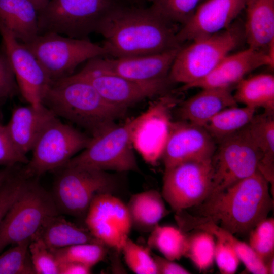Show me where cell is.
<instances>
[{
    "instance_id": "obj_38",
    "label": "cell",
    "mask_w": 274,
    "mask_h": 274,
    "mask_svg": "<svg viewBox=\"0 0 274 274\" xmlns=\"http://www.w3.org/2000/svg\"><path fill=\"white\" fill-rule=\"evenodd\" d=\"M29 251L36 273L59 274L57 258L43 242L38 238L31 239Z\"/></svg>"
},
{
    "instance_id": "obj_36",
    "label": "cell",
    "mask_w": 274,
    "mask_h": 274,
    "mask_svg": "<svg viewBox=\"0 0 274 274\" xmlns=\"http://www.w3.org/2000/svg\"><path fill=\"white\" fill-rule=\"evenodd\" d=\"M126 265L137 274H157L153 255L150 248L134 242L129 237L121 250Z\"/></svg>"
},
{
    "instance_id": "obj_19",
    "label": "cell",
    "mask_w": 274,
    "mask_h": 274,
    "mask_svg": "<svg viewBox=\"0 0 274 274\" xmlns=\"http://www.w3.org/2000/svg\"><path fill=\"white\" fill-rule=\"evenodd\" d=\"M246 0H207L199 5L189 20L178 29L181 43L223 31L245 9Z\"/></svg>"
},
{
    "instance_id": "obj_16",
    "label": "cell",
    "mask_w": 274,
    "mask_h": 274,
    "mask_svg": "<svg viewBox=\"0 0 274 274\" xmlns=\"http://www.w3.org/2000/svg\"><path fill=\"white\" fill-rule=\"evenodd\" d=\"M0 35L19 93L29 105L42 106L49 79L32 53L1 22Z\"/></svg>"
},
{
    "instance_id": "obj_39",
    "label": "cell",
    "mask_w": 274,
    "mask_h": 274,
    "mask_svg": "<svg viewBox=\"0 0 274 274\" xmlns=\"http://www.w3.org/2000/svg\"><path fill=\"white\" fill-rule=\"evenodd\" d=\"M27 177L14 170L0 187V224L19 194Z\"/></svg>"
},
{
    "instance_id": "obj_48",
    "label": "cell",
    "mask_w": 274,
    "mask_h": 274,
    "mask_svg": "<svg viewBox=\"0 0 274 274\" xmlns=\"http://www.w3.org/2000/svg\"><path fill=\"white\" fill-rule=\"evenodd\" d=\"M127 1L131 5L143 6L142 5L147 0H125Z\"/></svg>"
},
{
    "instance_id": "obj_6",
    "label": "cell",
    "mask_w": 274,
    "mask_h": 274,
    "mask_svg": "<svg viewBox=\"0 0 274 274\" xmlns=\"http://www.w3.org/2000/svg\"><path fill=\"white\" fill-rule=\"evenodd\" d=\"M51 193L60 214L84 220L93 198L98 194L116 196L119 182L108 172L80 166L60 169Z\"/></svg>"
},
{
    "instance_id": "obj_9",
    "label": "cell",
    "mask_w": 274,
    "mask_h": 274,
    "mask_svg": "<svg viewBox=\"0 0 274 274\" xmlns=\"http://www.w3.org/2000/svg\"><path fill=\"white\" fill-rule=\"evenodd\" d=\"M133 124V118L92 137L88 145L64 166L105 172H140L131 140Z\"/></svg>"
},
{
    "instance_id": "obj_2",
    "label": "cell",
    "mask_w": 274,
    "mask_h": 274,
    "mask_svg": "<svg viewBox=\"0 0 274 274\" xmlns=\"http://www.w3.org/2000/svg\"><path fill=\"white\" fill-rule=\"evenodd\" d=\"M269 185L257 170L195 207L196 216L234 235L249 233L273 209Z\"/></svg>"
},
{
    "instance_id": "obj_49",
    "label": "cell",
    "mask_w": 274,
    "mask_h": 274,
    "mask_svg": "<svg viewBox=\"0 0 274 274\" xmlns=\"http://www.w3.org/2000/svg\"><path fill=\"white\" fill-rule=\"evenodd\" d=\"M2 117V112L0 110V119H1Z\"/></svg>"
},
{
    "instance_id": "obj_37",
    "label": "cell",
    "mask_w": 274,
    "mask_h": 274,
    "mask_svg": "<svg viewBox=\"0 0 274 274\" xmlns=\"http://www.w3.org/2000/svg\"><path fill=\"white\" fill-rule=\"evenodd\" d=\"M249 246L264 263L274 253V220L266 218L249 232Z\"/></svg>"
},
{
    "instance_id": "obj_1",
    "label": "cell",
    "mask_w": 274,
    "mask_h": 274,
    "mask_svg": "<svg viewBox=\"0 0 274 274\" xmlns=\"http://www.w3.org/2000/svg\"><path fill=\"white\" fill-rule=\"evenodd\" d=\"M174 24L151 7L121 5L102 20L97 33L107 55L121 58L159 53L182 46Z\"/></svg>"
},
{
    "instance_id": "obj_47",
    "label": "cell",
    "mask_w": 274,
    "mask_h": 274,
    "mask_svg": "<svg viewBox=\"0 0 274 274\" xmlns=\"http://www.w3.org/2000/svg\"><path fill=\"white\" fill-rule=\"evenodd\" d=\"M34 5L39 12L42 10L49 2V0H29Z\"/></svg>"
},
{
    "instance_id": "obj_40",
    "label": "cell",
    "mask_w": 274,
    "mask_h": 274,
    "mask_svg": "<svg viewBox=\"0 0 274 274\" xmlns=\"http://www.w3.org/2000/svg\"><path fill=\"white\" fill-rule=\"evenodd\" d=\"M29 161L26 155L15 146L6 129L0 123V165L15 166L18 164H26Z\"/></svg>"
},
{
    "instance_id": "obj_26",
    "label": "cell",
    "mask_w": 274,
    "mask_h": 274,
    "mask_svg": "<svg viewBox=\"0 0 274 274\" xmlns=\"http://www.w3.org/2000/svg\"><path fill=\"white\" fill-rule=\"evenodd\" d=\"M32 238L39 239L51 250L82 243L102 244L86 227L69 221L60 214L48 219Z\"/></svg>"
},
{
    "instance_id": "obj_7",
    "label": "cell",
    "mask_w": 274,
    "mask_h": 274,
    "mask_svg": "<svg viewBox=\"0 0 274 274\" xmlns=\"http://www.w3.org/2000/svg\"><path fill=\"white\" fill-rule=\"evenodd\" d=\"M244 35L232 24L214 35L191 41L179 49L168 77L171 83L190 84L208 76L240 43Z\"/></svg>"
},
{
    "instance_id": "obj_3",
    "label": "cell",
    "mask_w": 274,
    "mask_h": 274,
    "mask_svg": "<svg viewBox=\"0 0 274 274\" xmlns=\"http://www.w3.org/2000/svg\"><path fill=\"white\" fill-rule=\"evenodd\" d=\"M42 103L60 116L94 136L115 125L126 108L106 100L88 82L72 75L50 83Z\"/></svg>"
},
{
    "instance_id": "obj_46",
    "label": "cell",
    "mask_w": 274,
    "mask_h": 274,
    "mask_svg": "<svg viewBox=\"0 0 274 274\" xmlns=\"http://www.w3.org/2000/svg\"><path fill=\"white\" fill-rule=\"evenodd\" d=\"M267 274L274 273V256H271L264 262Z\"/></svg>"
},
{
    "instance_id": "obj_4",
    "label": "cell",
    "mask_w": 274,
    "mask_h": 274,
    "mask_svg": "<svg viewBox=\"0 0 274 274\" xmlns=\"http://www.w3.org/2000/svg\"><path fill=\"white\" fill-rule=\"evenodd\" d=\"M26 178L0 224V253L8 246L31 239L43 224L59 212L51 193Z\"/></svg>"
},
{
    "instance_id": "obj_25",
    "label": "cell",
    "mask_w": 274,
    "mask_h": 274,
    "mask_svg": "<svg viewBox=\"0 0 274 274\" xmlns=\"http://www.w3.org/2000/svg\"><path fill=\"white\" fill-rule=\"evenodd\" d=\"M0 22L23 44L39 35L38 11L29 0H0Z\"/></svg>"
},
{
    "instance_id": "obj_31",
    "label": "cell",
    "mask_w": 274,
    "mask_h": 274,
    "mask_svg": "<svg viewBox=\"0 0 274 274\" xmlns=\"http://www.w3.org/2000/svg\"><path fill=\"white\" fill-rule=\"evenodd\" d=\"M188 237L181 229L172 226L157 225L150 232L148 247L158 250L170 260L185 256Z\"/></svg>"
},
{
    "instance_id": "obj_5",
    "label": "cell",
    "mask_w": 274,
    "mask_h": 274,
    "mask_svg": "<svg viewBox=\"0 0 274 274\" xmlns=\"http://www.w3.org/2000/svg\"><path fill=\"white\" fill-rule=\"evenodd\" d=\"M124 4L122 0H49L38 13L39 35L55 32L87 38L97 32L108 14Z\"/></svg>"
},
{
    "instance_id": "obj_13",
    "label": "cell",
    "mask_w": 274,
    "mask_h": 274,
    "mask_svg": "<svg viewBox=\"0 0 274 274\" xmlns=\"http://www.w3.org/2000/svg\"><path fill=\"white\" fill-rule=\"evenodd\" d=\"M177 101L173 96H163L145 112L133 118L132 146L144 161L152 166L161 159L173 122L170 110Z\"/></svg>"
},
{
    "instance_id": "obj_45",
    "label": "cell",
    "mask_w": 274,
    "mask_h": 274,
    "mask_svg": "<svg viewBox=\"0 0 274 274\" xmlns=\"http://www.w3.org/2000/svg\"><path fill=\"white\" fill-rule=\"evenodd\" d=\"M14 166H6L0 169V187L14 170Z\"/></svg>"
},
{
    "instance_id": "obj_21",
    "label": "cell",
    "mask_w": 274,
    "mask_h": 274,
    "mask_svg": "<svg viewBox=\"0 0 274 274\" xmlns=\"http://www.w3.org/2000/svg\"><path fill=\"white\" fill-rule=\"evenodd\" d=\"M56 117L54 113L43 104L38 107L31 105L19 106L14 109L5 125L16 148L26 155L32 150L45 128Z\"/></svg>"
},
{
    "instance_id": "obj_29",
    "label": "cell",
    "mask_w": 274,
    "mask_h": 274,
    "mask_svg": "<svg viewBox=\"0 0 274 274\" xmlns=\"http://www.w3.org/2000/svg\"><path fill=\"white\" fill-rule=\"evenodd\" d=\"M233 96L237 103L256 109L262 108L265 112L273 114L274 77L262 74L243 79L237 84Z\"/></svg>"
},
{
    "instance_id": "obj_43",
    "label": "cell",
    "mask_w": 274,
    "mask_h": 274,
    "mask_svg": "<svg viewBox=\"0 0 274 274\" xmlns=\"http://www.w3.org/2000/svg\"><path fill=\"white\" fill-rule=\"evenodd\" d=\"M157 274H188L190 272L183 266L165 257L153 254Z\"/></svg>"
},
{
    "instance_id": "obj_11",
    "label": "cell",
    "mask_w": 274,
    "mask_h": 274,
    "mask_svg": "<svg viewBox=\"0 0 274 274\" xmlns=\"http://www.w3.org/2000/svg\"><path fill=\"white\" fill-rule=\"evenodd\" d=\"M211 158L213 196L258 170L261 155L247 127L217 143Z\"/></svg>"
},
{
    "instance_id": "obj_17",
    "label": "cell",
    "mask_w": 274,
    "mask_h": 274,
    "mask_svg": "<svg viewBox=\"0 0 274 274\" xmlns=\"http://www.w3.org/2000/svg\"><path fill=\"white\" fill-rule=\"evenodd\" d=\"M217 143L203 126L172 122L161 159L165 170L190 160L211 159Z\"/></svg>"
},
{
    "instance_id": "obj_24",
    "label": "cell",
    "mask_w": 274,
    "mask_h": 274,
    "mask_svg": "<svg viewBox=\"0 0 274 274\" xmlns=\"http://www.w3.org/2000/svg\"><path fill=\"white\" fill-rule=\"evenodd\" d=\"M177 214L182 230H201L210 233L216 239L225 241L234 248L247 271L254 274H267L264 263L249 244L239 240L234 234L211 221L204 220L196 215H191L184 210Z\"/></svg>"
},
{
    "instance_id": "obj_35",
    "label": "cell",
    "mask_w": 274,
    "mask_h": 274,
    "mask_svg": "<svg viewBox=\"0 0 274 274\" xmlns=\"http://www.w3.org/2000/svg\"><path fill=\"white\" fill-rule=\"evenodd\" d=\"M201 0H147L153 10L174 24H185Z\"/></svg>"
},
{
    "instance_id": "obj_22",
    "label": "cell",
    "mask_w": 274,
    "mask_h": 274,
    "mask_svg": "<svg viewBox=\"0 0 274 274\" xmlns=\"http://www.w3.org/2000/svg\"><path fill=\"white\" fill-rule=\"evenodd\" d=\"M235 106L230 88H207L183 101L178 113L183 121L203 127L222 110Z\"/></svg>"
},
{
    "instance_id": "obj_27",
    "label": "cell",
    "mask_w": 274,
    "mask_h": 274,
    "mask_svg": "<svg viewBox=\"0 0 274 274\" xmlns=\"http://www.w3.org/2000/svg\"><path fill=\"white\" fill-rule=\"evenodd\" d=\"M160 192L151 189L132 195L126 204L132 227L151 232L169 211Z\"/></svg>"
},
{
    "instance_id": "obj_30",
    "label": "cell",
    "mask_w": 274,
    "mask_h": 274,
    "mask_svg": "<svg viewBox=\"0 0 274 274\" xmlns=\"http://www.w3.org/2000/svg\"><path fill=\"white\" fill-rule=\"evenodd\" d=\"M256 109L247 106L227 108L215 115L203 126L218 143L246 127L255 115Z\"/></svg>"
},
{
    "instance_id": "obj_41",
    "label": "cell",
    "mask_w": 274,
    "mask_h": 274,
    "mask_svg": "<svg viewBox=\"0 0 274 274\" xmlns=\"http://www.w3.org/2000/svg\"><path fill=\"white\" fill-rule=\"evenodd\" d=\"M214 261L221 273H234L239 266L240 259L234 248L228 243L217 239Z\"/></svg>"
},
{
    "instance_id": "obj_23",
    "label": "cell",
    "mask_w": 274,
    "mask_h": 274,
    "mask_svg": "<svg viewBox=\"0 0 274 274\" xmlns=\"http://www.w3.org/2000/svg\"><path fill=\"white\" fill-rule=\"evenodd\" d=\"M245 9L244 33L249 47L268 53L274 44V0H246Z\"/></svg>"
},
{
    "instance_id": "obj_20",
    "label": "cell",
    "mask_w": 274,
    "mask_h": 274,
    "mask_svg": "<svg viewBox=\"0 0 274 274\" xmlns=\"http://www.w3.org/2000/svg\"><path fill=\"white\" fill-rule=\"evenodd\" d=\"M263 66L273 67V58L266 52L248 47L237 53L228 54L208 76L183 86V89L230 88L244 79L247 74Z\"/></svg>"
},
{
    "instance_id": "obj_44",
    "label": "cell",
    "mask_w": 274,
    "mask_h": 274,
    "mask_svg": "<svg viewBox=\"0 0 274 274\" xmlns=\"http://www.w3.org/2000/svg\"><path fill=\"white\" fill-rule=\"evenodd\" d=\"M91 267L76 262L59 263V274H89L91 273Z\"/></svg>"
},
{
    "instance_id": "obj_15",
    "label": "cell",
    "mask_w": 274,
    "mask_h": 274,
    "mask_svg": "<svg viewBox=\"0 0 274 274\" xmlns=\"http://www.w3.org/2000/svg\"><path fill=\"white\" fill-rule=\"evenodd\" d=\"M84 222L96 238L118 252H121L132 228L126 205L117 196L108 193L95 196Z\"/></svg>"
},
{
    "instance_id": "obj_14",
    "label": "cell",
    "mask_w": 274,
    "mask_h": 274,
    "mask_svg": "<svg viewBox=\"0 0 274 274\" xmlns=\"http://www.w3.org/2000/svg\"><path fill=\"white\" fill-rule=\"evenodd\" d=\"M71 75L89 83L109 103L126 109L162 94L171 83L168 78L149 82L133 81L96 68L88 63L80 71Z\"/></svg>"
},
{
    "instance_id": "obj_8",
    "label": "cell",
    "mask_w": 274,
    "mask_h": 274,
    "mask_svg": "<svg viewBox=\"0 0 274 274\" xmlns=\"http://www.w3.org/2000/svg\"><path fill=\"white\" fill-rule=\"evenodd\" d=\"M22 44L37 59L51 83L72 75L77 66L86 61L107 55L102 45L88 38L64 37L55 32L39 34Z\"/></svg>"
},
{
    "instance_id": "obj_34",
    "label": "cell",
    "mask_w": 274,
    "mask_h": 274,
    "mask_svg": "<svg viewBox=\"0 0 274 274\" xmlns=\"http://www.w3.org/2000/svg\"><path fill=\"white\" fill-rule=\"evenodd\" d=\"M30 240L15 244L0 253V274L36 273L29 251Z\"/></svg>"
},
{
    "instance_id": "obj_28",
    "label": "cell",
    "mask_w": 274,
    "mask_h": 274,
    "mask_svg": "<svg viewBox=\"0 0 274 274\" xmlns=\"http://www.w3.org/2000/svg\"><path fill=\"white\" fill-rule=\"evenodd\" d=\"M273 114L266 112L254 116L246 126L261 155L258 170L273 187L274 120Z\"/></svg>"
},
{
    "instance_id": "obj_10",
    "label": "cell",
    "mask_w": 274,
    "mask_h": 274,
    "mask_svg": "<svg viewBox=\"0 0 274 274\" xmlns=\"http://www.w3.org/2000/svg\"><path fill=\"white\" fill-rule=\"evenodd\" d=\"M91 139L56 117L38 138L31 150V158L21 171L27 178H35L58 170L84 149Z\"/></svg>"
},
{
    "instance_id": "obj_32",
    "label": "cell",
    "mask_w": 274,
    "mask_h": 274,
    "mask_svg": "<svg viewBox=\"0 0 274 274\" xmlns=\"http://www.w3.org/2000/svg\"><path fill=\"white\" fill-rule=\"evenodd\" d=\"M108 248L101 243H89L76 244L52 251L59 263L76 262L92 268L104 260L108 253Z\"/></svg>"
},
{
    "instance_id": "obj_42",
    "label": "cell",
    "mask_w": 274,
    "mask_h": 274,
    "mask_svg": "<svg viewBox=\"0 0 274 274\" xmlns=\"http://www.w3.org/2000/svg\"><path fill=\"white\" fill-rule=\"evenodd\" d=\"M19 93L14 72L3 46L0 51V103Z\"/></svg>"
},
{
    "instance_id": "obj_33",
    "label": "cell",
    "mask_w": 274,
    "mask_h": 274,
    "mask_svg": "<svg viewBox=\"0 0 274 274\" xmlns=\"http://www.w3.org/2000/svg\"><path fill=\"white\" fill-rule=\"evenodd\" d=\"M187 235V246L185 256L190 259L200 271L207 270L214 261L215 244L214 236L201 230Z\"/></svg>"
},
{
    "instance_id": "obj_18",
    "label": "cell",
    "mask_w": 274,
    "mask_h": 274,
    "mask_svg": "<svg viewBox=\"0 0 274 274\" xmlns=\"http://www.w3.org/2000/svg\"><path fill=\"white\" fill-rule=\"evenodd\" d=\"M181 47L146 55L113 58L97 57L88 60L87 63L96 68L129 80L152 82L168 78L174 59Z\"/></svg>"
},
{
    "instance_id": "obj_12",
    "label": "cell",
    "mask_w": 274,
    "mask_h": 274,
    "mask_svg": "<svg viewBox=\"0 0 274 274\" xmlns=\"http://www.w3.org/2000/svg\"><path fill=\"white\" fill-rule=\"evenodd\" d=\"M212 182L211 159L183 162L165 170L161 194L179 213L204 201L210 194Z\"/></svg>"
}]
</instances>
